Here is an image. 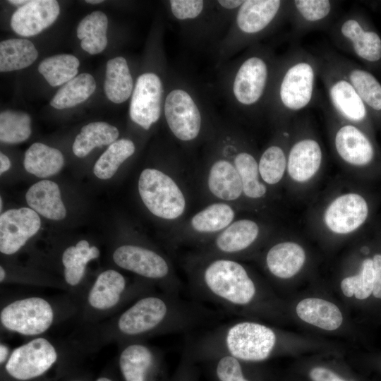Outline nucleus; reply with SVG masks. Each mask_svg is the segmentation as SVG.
<instances>
[{
  "mask_svg": "<svg viewBox=\"0 0 381 381\" xmlns=\"http://www.w3.org/2000/svg\"><path fill=\"white\" fill-rule=\"evenodd\" d=\"M217 312L180 294L149 292L115 315L84 325L73 344L77 350H95L107 344L143 340L158 335L186 332L216 320Z\"/></svg>",
  "mask_w": 381,
  "mask_h": 381,
  "instance_id": "1",
  "label": "nucleus"
},
{
  "mask_svg": "<svg viewBox=\"0 0 381 381\" xmlns=\"http://www.w3.org/2000/svg\"><path fill=\"white\" fill-rule=\"evenodd\" d=\"M186 270L195 296L229 313L248 310L258 297L255 280L234 258L200 253L188 259Z\"/></svg>",
  "mask_w": 381,
  "mask_h": 381,
  "instance_id": "2",
  "label": "nucleus"
},
{
  "mask_svg": "<svg viewBox=\"0 0 381 381\" xmlns=\"http://www.w3.org/2000/svg\"><path fill=\"white\" fill-rule=\"evenodd\" d=\"M279 62L269 49L255 45L226 67L221 88L234 111L267 109Z\"/></svg>",
  "mask_w": 381,
  "mask_h": 381,
  "instance_id": "3",
  "label": "nucleus"
},
{
  "mask_svg": "<svg viewBox=\"0 0 381 381\" xmlns=\"http://www.w3.org/2000/svg\"><path fill=\"white\" fill-rule=\"evenodd\" d=\"M80 306L68 293L56 298L30 296L13 299L1 305V329L31 338L42 336L56 325L77 315Z\"/></svg>",
  "mask_w": 381,
  "mask_h": 381,
  "instance_id": "4",
  "label": "nucleus"
},
{
  "mask_svg": "<svg viewBox=\"0 0 381 381\" xmlns=\"http://www.w3.org/2000/svg\"><path fill=\"white\" fill-rule=\"evenodd\" d=\"M154 287L142 279L131 282L115 269L104 270L89 284L77 315L83 326L100 322L155 291Z\"/></svg>",
  "mask_w": 381,
  "mask_h": 381,
  "instance_id": "5",
  "label": "nucleus"
},
{
  "mask_svg": "<svg viewBox=\"0 0 381 381\" xmlns=\"http://www.w3.org/2000/svg\"><path fill=\"white\" fill-rule=\"evenodd\" d=\"M321 64L303 51L279 60L267 109L293 114L308 106L315 94Z\"/></svg>",
  "mask_w": 381,
  "mask_h": 381,
  "instance_id": "6",
  "label": "nucleus"
},
{
  "mask_svg": "<svg viewBox=\"0 0 381 381\" xmlns=\"http://www.w3.org/2000/svg\"><path fill=\"white\" fill-rule=\"evenodd\" d=\"M286 1L280 0H244L218 44L219 61L224 62L271 31L286 11Z\"/></svg>",
  "mask_w": 381,
  "mask_h": 381,
  "instance_id": "7",
  "label": "nucleus"
},
{
  "mask_svg": "<svg viewBox=\"0 0 381 381\" xmlns=\"http://www.w3.org/2000/svg\"><path fill=\"white\" fill-rule=\"evenodd\" d=\"M209 109L204 99L190 83L173 77L167 88L163 115L173 137L190 144L202 135Z\"/></svg>",
  "mask_w": 381,
  "mask_h": 381,
  "instance_id": "8",
  "label": "nucleus"
},
{
  "mask_svg": "<svg viewBox=\"0 0 381 381\" xmlns=\"http://www.w3.org/2000/svg\"><path fill=\"white\" fill-rule=\"evenodd\" d=\"M114 265L139 279L158 286L161 291L180 294L183 286L167 256L150 246L123 243L111 254Z\"/></svg>",
  "mask_w": 381,
  "mask_h": 381,
  "instance_id": "9",
  "label": "nucleus"
},
{
  "mask_svg": "<svg viewBox=\"0 0 381 381\" xmlns=\"http://www.w3.org/2000/svg\"><path fill=\"white\" fill-rule=\"evenodd\" d=\"M138 188L143 204L155 217L171 221L184 214L185 195L176 181L164 171L154 168L143 169Z\"/></svg>",
  "mask_w": 381,
  "mask_h": 381,
  "instance_id": "10",
  "label": "nucleus"
},
{
  "mask_svg": "<svg viewBox=\"0 0 381 381\" xmlns=\"http://www.w3.org/2000/svg\"><path fill=\"white\" fill-rule=\"evenodd\" d=\"M62 349L44 336L33 337L13 349L4 368L13 380L30 381L47 373L58 361Z\"/></svg>",
  "mask_w": 381,
  "mask_h": 381,
  "instance_id": "11",
  "label": "nucleus"
},
{
  "mask_svg": "<svg viewBox=\"0 0 381 381\" xmlns=\"http://www.w3.org/2000/svg\"><path fill=\"white\" fill-rule=\"evenodd\" d=\"M160 75L149 71L140 74L134 84L129 106L131 121L148 131L163 114L167 91Z\"/></svg>",
  "mask_w": 381,
  "mask_h": 381,
  "instance_id": "12",
  "label": "nucleus"
},
{
  "mask_svg": "<svg viewBox=\"0 0 381 381\" xmlns=\"http://www.w3.org/2000/svg\"><path fill=\"white\" fill-rule=\"evenodd\" d=\"M320 70L334 111L349 122L363 121L367 116L365 104L341 68L329 60L321 64Z\"/></svg>",
  "mask_w": 381,
  "mask_h": 381,
  "instance_id": "13",
  "label": "nucleus"
},
{
  "mask_svg": "<svg viewBox=\"0 0 381 381\" xmlns=\"http://www.w3.org/2000/svg\"><path fill=\"white\" fill-rule=\"evenodd\" d=\"M210 164L207 186L210 193L223 202L238 200L243 193L239 174L234 164L227 134L222 136Z\"/></svg>",
  "mask_w": 381,
  "mask_h": 381,
  "instance_id": "14",
  "label": "nucleus"
},
{
  "mask_svg": "<svg viewBox=\"0 0 381 381\" xmlns=\"http://www.w3.org/2000/svg\"><path fill=\"white\" fill-rule=\"evenodd\" d=\"M39 214L30 207L11 209L0 216V252L13 255L19 252L40 230Z\"/></svg>",
  "mask_w": 381,
  "mask_h": 381,
  "instance_id": "15",
  "label": "nucleus"
},
{
  "mask_svg": "<svg viewBox=\"0 0 381 381\" xmlns=\"http://www.w3.org/2000/svg\"><path fill=\"white\" fill-rule=\"evenodd\" d=\"M99 255V249L96 246H91L85 239L66 247L61 253L62 281L66 287V293L80 303L87 288L85 284L87 264L97 259Z\"/></svg>",
  "mask_w": 381,
  "mask_h": 381,
  "instance_id": "16",
  "label": "nucleus"
},
{
  "mask_svg": "<svg viewBox=\"0 0 381 381\" xmlns=\"http://www.w3.org/2000/svg\"><path fill=\"white\" fill-rule=\"evenodd\" d=\"M118 364L124 381H151L160 362L159 349L143 340L118 344Z\"/></svg>",
  "mask_w": 381,
  "mask_h": 381,
  "instance_id": "17",
  "label": "nucleus"
},
{
  "mask_svg": "<svg viewBox=\"0 0 381 381\" xmlns=\"http://www.w3.org/2000/svg\"><path fill=\"white\" fill-rule=\"evenodd\" d=\"M258 235L259 226L255 222L248 219H238L216 235L202 253L234 258L248 250Z\"/></svg>",
  "mask_w": 381,
  "mask_h": 381,
  "instance_id": "18",
  "label": "nucleus"
},
{
  "mask_svg": "<svg viewBox=\"0 0 381 381\" xmlns=\"http://www.w3.org/2000/svg\"><path fill=\"white\" fill-rule=\"evenodd\" d=\"M368 213L367 202L361 195L347 193L332 202L326 210L325 222L332 231L348 234L363 224Z\"/></svg>",
  "mask_w": 381,
  "mask_h": 381,
  "instance_id": "19",
  "label": "nucleus"
},
{
  "mask_svg": "<svg viewBox=\"0 0 381 381\" xmlns=\"http://www.w3.org/2000/svg\"><path fill=\"white\" fill-rule=\"evenodd\" d=\"M59 13V4L56 0L28 1L13 13L11 26L19 35H36L49 27Z\"/></svg>",
  "mask_w": 381,
  "mask_h": 381,
  "instance_id": "20",
  "label": "nucleus"
},
{
  "mask_svg": "<svg viewBox=\"0 0 381 381\" xmlns=\"http://www.w3.org/2000/svg\"><path fill=\"white\" fill-rule=\"evenodd\" d=\"M334 145L339 157L351 164L363 166L373 159L371 143L359 128L351 123L339 128L334 137Z\"/></svg>",
  "mask_w": 381,
  "mask_h": 381,
  "instance_id": "21",
  "label": "nucleus"
},
{
  "mask_svg": "<svg viewBox=\"0 0 381 381\" xmlns=\"http://www.w3.org/2000/svg\"><path fill=\"white\" fill-rule=\"evenodd\" d=\"M322 158L319 143L312 138H303L295 143L290 149L288 172L294 180L304 182L318 171Z\"/></svg>",
  "mask_w": 381,
  "mask_h": 381,
  "instance_id": "22",
  "label": "nucleus"
},
{
  "mask_svg": "<svg viewBox=\"0 0 381 381\" xmlns=\"http://www.w3.org/2000/svg\"><path fill=\"white\" fill-rule=\"evenodd\" d=\"M25 200L30 208L46 219L59 221L66 216L59 187L50 180H41L32 185Z\"/></svg>",
  "mask_w": 381,
  "mask_h": 381,
  "instance_id": "23",
  "label": "nucleus"
},
{
  "mask_svg": "<svg viewBox=\"0 0 381 381\" xmlns=\"http://www.w3.org/2000/svg\"><path fill=\"white\" fill-rule=\"evenodd\" d=\"M306 254L296 243L285 241L272 246L265 256L269 272L279 279H289L296 274L303 267Z\"/></svg>",
  "mask_w": 381,
  "mask_h": 381,
  "instance_id": "24",
  "label": "nucleus"
},
{
  "mask_svg": "<svg viewBox=\"0 0 381 381\" xmlns=\"http://www.w3.org/2000/svg\"><path fill=\"white\" fill-rule=\"evenodd\" d=\"M216 1L202 0H170L168 1L172 18L181 25H185L186 30H202L200 25L205 23L210 25L212 21L217 20L219 8Z\"/></svg>",
  "mask_w": 381,
  "mask_h": 381,
  "instance_id": "25",
  "label": "nucleus"
},
{
  "mask_svg": "<svg viewBox=\"0 0 381 381\" xmlns=\"http://www.w3.org/2000/svg\"><path fill=\"white\" fill-rule=\"evenodd\" d=\"M227 135L231 157L241 179L243 193L251 199L262 198L266 194L267 188L260 180L256 159L248 151L236 147L231 133H227Z\"/></svg>",
  "mask_w": 381,
  "mask_h": 381,
  "instance_id": "26",
  "label": "nucleus"
},
{
  "mask_svg": "<svg viewBox=\"0 0 381 381\" xmlns=\"http://www.w3.org/2000/svg\"><path fill=\"white\" fill-rule=\"evenodd\" d=\"M341 36L361 59L374 62L381 59V39L373 31L365 30L355 18H347L339 28Z\"/></svg>",
  "mask_w": 381,
  "mask_h": 381,
  "instance_id": "27",
  "label": "nucleus"
},
{
  "mask_svg": "<svg viewBox=\"0 0 381 381\" xmlns=\"http://www.w3.org/2000/svg\"><path fill=\"white\" fill-rule=\"evenodd\" d=\"M296 310L304 322L328 331L338 329L343 321L339 308L322 298H305L297 304Z\"/></svg>",
  "mask_w": 381,
  "mask_h": 381,
  "instance_id": "28",
  "label": "nucleus"
},
{
  "mask_svg": "<svg viewBox=\"0 0 381 381\" xmlns=\"http://www.w3.org/2000/svg\"><path fill=\"white\" fill-rule=\"evenodd\" d=\"M134 83L127 61L122 56L109 59L106 65L104 91L115 104H121L132 95Z\"/></svg>",
  "mask_w": 381,
  "mask_h": 381,
  "instance_id": "29",
  "label": "nucleus"
},
{
  "mask_svg": "<svg viewBox=\"0 0 381 381\" xmlns=\"http://www.w3.org/2000/svg\"><path fill=\"white\" fill-rule=\"evenodd\" d=\"M235 211L225 202L212 203L195 213L189 224L193 231L199 235H217L234 219Z\"/></svg>",
  "mask_w": 381,
  "mask_h": 381,
  "instance_id": "30",
  "label": "nucleus"
},
{
  "mask_svg": "<svg viewBox=\"0 0 381 381\" xmlns=\"http://www.w3.org/2000/svg\"><path fill=\"white\" fill-rule=\"evenodd\" d=\"M64 164V155L59 150L41 143H33L25 153V169L38 178L56 174Z\"/></svg>",
  "mask_w": 381,
  "mask_h": 381,
  "instance_id": "31",
  "label": "nucleus"
},
{
  "mask_svg": "<svg viewBox=\"0 0 381 381\" xmlns=\"http://www.w3.org/2000/svg\"><path fill=\"white\" fill-rule=\"evenodd\" d=\"M119 136V131L116 126L103 121L91 122L82 127L74 140L72 150L76 157H85L95 147L109 146Z\"/></svg>",
  "mask_w": 381,
  "mask_h": 381,
  "instance_id": "32",
  "label": "nucleus"
},
{
  "mask_svg": "<svg viewBox=\"0 0 381 381\" xmlns=\"http://www.w3.org/2000/svg\"><path fill=\"white\" fill-rule=\"evenodd\" d=\"M107 16L101 11H93L84 17L76 30L81 48L90 54L102 52L107 45Z\"/></svg>",
  "mask_w": 381,
  "mask_h": 381,
  "instance_id": "33",
  "label": "nucleus"
},
{
  "mask_svg": "<svg viewBox=\"0 0 381 381\" xmlns=\"http://www.w3.org/2000/svg\"><path fill=\"white\" fill-rule=\"evenodd\" d=\"M38 52L32 42L26 39L12 38L0 42V71L23 69L32 64Z\"/></svg>",
  "mask_w": 381,
  "mask_h": 381,
  "instance_id": "34",
  "label": "nucleus"
},
{
  "mask_svg": "<svg viewBox=\"0 0 381 381\" xmlns=\"http://www.w3.org/2000/svg\"><path fill=\"white\" fill-rule=\"evenodd\" d=\"M95 89L94 77L90 73H81L57 90L50 101V105L57 109L73 107L88 99Z\"/></svg>",
  "mask_w": 381,
  "mask_h": 381,
  "instance_id": "35",
  "label": "nucleus"
},
{
  "mask_svg": "<svg viewBox=\"0 0 381 381\" xmlns=\"http://www.w3.org/2000/svg\"><path fill=\"white\" fill-rule=\"evenodd\" d=\"M363 100L374 110H381V85L369 72L357 68H351L343 61H335Z\"/></svg>",
  "mask_w": 381,
  "mask_h": 381,
  "instance_id": "36",
  "label": "nucleus"
},
{
  "mask_svg": "<svg viewBox=\"0 0 381 381\" xmlns=\"http://www.w3.org/2000/svg\"><path fill=\"white\" fill-rule=\"evenodd\" d=\"M135 151L134 143L127 138L117 140L111 144L99 157L93 167L94 174L99 179H111L119 167Z\"/></svg>",
  "mask_w": 381,
  "mask_h": 381,
  "instance_id": "37",
  "label": "nucleus"
},
{
  "mask_svg": "<svg viewBox=\"0 0 381 381\" xmlns=\"http://www.w3.org/2000/svg\"><path fill=\"white\" fill-rule=\"evenodd\" d=\"M79 65V60L73 55L56 54L42 60L38 71L51 86L56 87L75 78Z\"/></svg>",
  "mask_w": 381,
  "mask_h": 381,
  "instance_id": "38",
  "label": "nucleus"
},
{
  "mask_svg": "<svg viewBox=\"0 0 381 381\" xmlns=\"http://www.w3.org/2000/svg\"><path fill=\"white\" fill-rule=\"evenodd\" d=\"M31 118L21 111L5 110L0 114V140L16 144L26 140L31 134Z\"/></svg>",
  "mask_w": 381,
  "mask_h": 381,
  "instance_id": "39",
  "label": "nucleus"
},
{
  "mask_svg": "<svg viewBox=\"0 0 381 381\" xmlns=\"http://www.w3.org/2000/svg\"><path fill=\"white\" fill-rule=\"evenodd\" d=\"M286 164V157L282 147L276 144L270 145L259 159L260 178L270 185L279 183L284 176Z\"/></svg>",
  "mask_w": 381,
  "mask_h": 381,
  "instance_id": "40",
  "label": "nucleus"
},
{
  "mask_svg": "<svg viewBox=\"0 0 381 381\" xmlns=\"http://www.w3.org/2000/svg\"><path fill=\"white\" fill-rule=\"evenodd\" d=\"M374 277L373 260L365 259L358 274L346 277L341 281V289L346 297L354 295L357 299H365L373 293Z\"/></svg>",
  "mask_w": 381,
  "mask_h": 381,
  "instance_id": "41",
  "label": "nucleus"
},
{
  "mask_svg": "<svg viewBox=\"0 0 381 381\" xmlns=\"http://www.w3.org/2000/svg\"><path fill=\"white\" fill-rule=\"evenodd\" d=\"M200 358L214 362V373L218 381H250L244 375L242 361L231 356L214 353Z\"/></svg>",
  "mask_w": 381,
  "mask_h": 381,
  "instance_id": "42",
  "label": "nucleus"
},
{
  "mask_svg": "<svg viewBox=\"0 0 381 381\" xmlns=\"http://www.w3.org/2000/svg\"><path fill=\"white\" fill-rule=\"evenodd\" d=\"M292 4L298 18L309 25L325 20L332 11V4L328 0H295Z\"/></svg>",
  "mask_w": 381,
  "mask_h": 381,
  "instance_id": "43",
  "label": "nucleus"
},
{
  "mask_svg": "<svg viewBox=\"0 0 381 381\" xmlns=\"http://www.w3.org/2000/svg\"><path fill=\"white\" fill-rule=\"evenodd\" d=\"M309 375L313 381H346L331 370L323 367L312 368Z\"/></svg>",
  "mask_w": 381,
  "mask_h": 381,
  "instance_id": "44",
  "label": "nucleus"
},
{
  "mask_svg": "<svg viewBox=\"0 0 381 381\" xmlns=\"http://www.w3.org/2000/svg\"><path fill=\"white\" fill-rule=\"evenodd\" d=\"M373 262L375 274L373 294L375 298H381V255H375Z\"/></svg>",
  "mask_w": 381,
  "mask_h": 381,
  "instance_id": "45",
  "label": "nucleus"
},
{
  "mask_svg": "<svg viewBox=\"0 0 381 381\" xmlns=\"http://www.w3.org/2000/svg\"><path fill=\"white\" fill-rule=\"evenodd\" d=\"M218 5L224 10L236 11L243 3V0H218Z\"/></svg>",
  "mask_w": 381,
  "mask_h": 381,
  "instance_id": "46",
  "label": "nucleus"
},
{
  "mask_svg": "<svg viewBox=\"0 0 381 381\" xmlns=\"http://www.w3.org/2000/svg\"><path fill=\"white\" fill-rule=\"evenodd\" d=\"M13 349L8 343L1 341L0 343V364L4 365L8 360Z\"/></svg>",
  "mask_w": 381,
  "mask_h": 381,
  "instance_id": "47",
  "label": "nucleus"
},
{
  "mask_svg": "<svg viewBox=\"0 0 381 381\" xmlns=\"http://www.w3.org/2000/svg\"><path fill=\"white\" fill-rule=\"evenodd\" d=\"M0 174H2L11 167V162L8 157L4 153H0Z\"/></svg>",
  "mask_w": 381,
  "mask_h": 381,
  "instance_id": "48",
  "label": "nucleus"
},
{
  "mask_svg": "<svg viewBox=\"0 0 381 381\" xmlns=\"http://www.w3.org/2000/svg\"><path fill=\"white\" fill-rule=\"evenodd\" d=\"M28 2V1L25 0H10L8 1V3L16 5V6H20V7L24 6Z\"/></svg>",
  "mask_w": 381,
  "mask_h": 381,
  "instance_id": "49",
  "label": "nucleus"
},
{
  "mask_svg": "<svg viewBox=\"0 0 381 381\" xmlns=\"http://www.w3.org/2000/svg\"><path fill=\"white\" fill-rule=\"evenodd\" d=\"M95 381H113V380L107 376H102L98 377Z\"/></svg>",
  "mask_w": 381,
  "mask_h": 381,
  "instance_id": "50",
  "label": "nucleus"
},
{
  "mask_svg": "<svg viewBox=\"0 0 381 381\" xmlns=\"http://www.w3.org/2000/svg\"><path fill=\"white\" fill-rule=\"evenodd\" d=\"M85 2H87V3H88V4H100V3H102L103 1H102V0H87V1H85Z\"/></svg>",
  "mask_w": 381,
  "mask_h": 381,
  "instance_id": "51",
  "label": "nucleus"
},
{
  "mask_svg": "<svg viewBox=\"0 0 381 381\" xmlns=\"http://www.w3.org/2000/svg\"><path fill=\"white\" fill-rule=\"evenodd\" d=\"M68 381H87V380H82V379H73Z\"/></svg>",
  "mask_w": 381,
  "mask_h": 381,
  "instance_id": "52",
  "label": "nucleus"
},
{
  "mask_svg": "<svg viewBox=\"0 0 381 381\" xmlns=\"http://www.w3.org/2000/svg\"><path fill=\"white\" fill-rule=\"evenodd\" d=\"M2 203H3V200H2V198H0V209H1V211L2 207H3Z\"/></svg>",
  "mask_w": 381,
  "mask_h": 381,
  "instance_id": "53",
  "label": "nucleus"
}]
</instances>
